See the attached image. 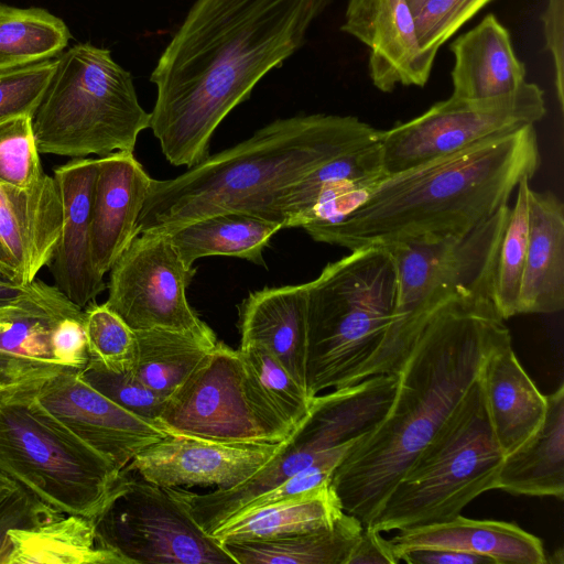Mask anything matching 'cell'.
Listing matches in <instances>:
<instances>
[{
  "mask_svg": "<svg viewBox=\"0 0 564 564\" xmlns=\"http://www.w3.org/2000/svg\"><path fill=\"white\" fill-rule=\"evenodd\" d=\"M380 131L354 116L276 119L174 178H152L137 234L171 232L229 212L259 216L283 228L279 207L288 191L327 161L378 141Z\"/></svg>",
  "mask_w": 564,
  "mask_h": 564,
  "instance_id": "4",
  "label": "cell"
},
{
  "mask_svg": "<svg viewBox=\"0 0 564 564\" xmlns=\"http://www.w3.org/2000/svg\"><path fill=\"white\" fill-rule=\"evenodd\" d=\"M282 442L225 443L169 433L141 449L123 469L164 488L216 486L226 490L260 470Z\"/></svg>",
  "mask_w": 564,
  "mask_h": 564,
  "instance_id": "15",
  "label": "cell"
},
{
  "mask_svg": "<svg viewBox=\"0 0 564 564\" xmlns=\"http://www.w3.org/2000/svg\"><path fill=\"white\" fill-rule=\"evenodd\" d=\"M245 373L262 402L294 429L307 414L311 400L284 365L265 347L239 345Z\"/></svg>",
  "mask_w": 564,
  "mask_h": 564,
  "instance_id": "34",
  "label": "cell"
},
{
  "mask_svg": "<svg viewBox=\"0 0 564 564\" xmlns=\"http://www.w3.org/2000/svg\"><path fill=\"white\" fill-rule=\"evenodd\" d=\"M151 113L139 102L131 74L108 48L78 43L56 67L33 116L40 153L74 159L133 152Z\"/></svg>",
  "mask_w": 564,
  "mask_h": 564,
  "instance_id": "6",
  "label": "cell"
},
{
  "mask_svg": "<svg viewBox=\"0 0 564 564\" xmlns=\"http://www.w3.org/2000/svg\"><path fill=\"white\" fill-rule=\"evenodd\" d=\"M492 301L456 293L424 315L383 419L357 441L329 487L364 525L479 379L490 351L510 335Z\"/></svg>",
  "mask_w": 564,
  "mask_h": 564,
  "instance_id": "2",
  "label": "cell"
},
{
  "mask_svg": "<svg viewBox=\"0 0 564 564\" xmlns=\"http://www.w3.org/2000/svg\"><path fill=\"white\" fill-rule=\"evenodd\" d=\"M39 402L84 443L122 470L144 447L169 432L159 423L122 409L85 382L78 371H63L35 389Z\"/></svg>",
  "mask_w": 564,
  "mask_h": 564,
  "instance_id": "14",
  "label": "cell"
},
{
  "mask_svg": "<svg viewBox=\"0 0 564 564\" xmlns=\"http://www.w3.org/2000/svg\"><path fill=\"white\" fill-rule=\"evenodd\" d=\"M39 154L32 117L0 121V183L21 188L33 186L45 174Z\"/></svg>",
  "mask_w": 564,
  "mask_h": 564,
  "instance_id": "37",
  "label": "cell"
},
{
  "mask_svg": "<svg viewBox=\"0 0 564 564\" xmlns=\"http://www.w3.org/2000/svg\"><path fill=\"white\" fill-rule=\"evenodd\" d=\"M406 1H408L409 7L411 8L413 14L421 7V4L424 2V0H406Z\"/></svg>",
  "mask_w": 564,
  "mask_h": 564,
  "instance_id": "49",
  "label": "cell"
},
{
  "mask_svg": "<svg viewBox=\"0 0 564 564\" xmlns=\"http://www.w3.org/2000/svg\"><path fill=\"white\" fill-rule=\"evenodd\" d=\"M453 96L486 99L514 91L525 80V66L516 56L508 30L494 14L452 44Z\"/></svg>",
  "mask_w": 564,
  "mask_h": 564,
  "instance_id": "26",
  "label": "cell"
},
{
  "mask_svg": "<svg viewBox=\"0 0 564 564\" xmlns=\"http://www.w3.org/2000/svg\"><path fill=\"white\" fill-rule=\"evenodd\" d=\"M306 284L305 386L313 398L347 386L382 343L397 311L394 259L384 247L356 249Z\"/></svg>",
  "mask_w": 564,
  "mask_h": 564,
  "instance_id": "5",
  "label": "cell"
},
{
  "mask_svg": "<svg viewBox=\"0 0 564 564\" xmlns=\"http://www.w3.org/2000/svg\"><path fill=\"white\" fill-rule=\"evenodd\" d=\"M344 511L329 485L273 503L242 510L210 534L221 544L273 540L332 527Z\"/></svg>",
  "mask_w": 564,
  "mask_h": 564,
  "instance_id": "28",
  "label": "cell"
},
{
  "mask_svg": "<svg viewBox=\"0 0 564 564\" xmlns=\"http://www.w3.org/2000/svg\"><path fill=\"white\" fill-rule=\"evenodd\" d=\"M395 386L377 375L357 383L335 388L312 398L304 419L282 442L276 454L248 480L231 489L208 494L175 492L186 502L193 518L207 532L240 511L252 499L272 489L328 451L367 435L388 412Z\"/></svg>",
  "mask_w": 564,
  "mask_h": 564,
  "instance_id": "9",
  "label": "cell"
},
{
  "mask_svg": "<svg viewBox=\"0 0 564 564\" xmlns=\"http://www.w3.org/2000/svg\"><path fill=\"white\" fill-rule=\"evenodd\" d=\"M564 307V205L552 192L529 194L528 246L517 303L519 314Z\"/></svg>",
  "mask_w": 564,
  "mask_h": 564,
  "instance_id": "25",
  "label": "cell"
},
{
  "mask_svg": "<svg viewBox=\"0 0 564 564\" xmlns=\"http://www.w3.org/2000/svg\"><path fill=\"white\" fill-rule=\"evenodd\" d=\"M9 564H124L115 553L97 545L90 518L63 514L31 529L9 532Z\"/></svg>",
  "mask_w": 564,
  "mask_h": 564,
  "instance_id": "31",
  "label": "cell"
},
{
  "mask_svg": "<svg viewBox=\"0 0 564 564\" xmlns=\"http://www.w3.org/2000/svg\"><path fill=\"white\" fill-rule=\"evenodd\" d=\"M282 229L279 223L247 213L209 215L181 226L171 234L185 265L209 256H229L263 264L262 251Z\"/></svg>",
  "mask_w": 564,
  "mask_h": 564,
  "instance_id": "29",
  "label": "cell"
},
{
  "mask_svg": "<svg viewBox=\"0 0 564 564\" xmlns=\"http://www.w3.org/2000/svg\"><path fill=\"white\" fill-rule=\"evenodd\" d=\"M78 373L85 382L122 409L142 419L159 422L167 400L147 386L132 367L113 370L89 358Z\"/></svg>",
  "mask_w": 564,
  "mask_h": 564,
  "instance_id": "36",
  "label": "cell"
},
{
  "mask_svg": "<svg viewBox=\"0 0 564 564\" xmlns=\"http://www.w3.org/2000/svg\"><path fill=\"white\" fill-rule=\"evenodd\" d=\"M70 37L65 22L45 9L0 3V70L56 58Z\"/></svg>",
  "mask_w": 564,
  "mask_h": 564,
  "instance_id": "33",
  "label": "cell"
},
{
  "mask_svg": "<svg viewBox=\"0 0 564 564\" xmlns=\"http://www.w3.org/2000/svg\"><path fill=\"white\" fill-rule=\"evenodd\" d=\"M384 176L379 140L327 161L284 195L279 207L283 228L332 221L347 214Z\"/></svg>",
  "mask_w": 564,
  "mask_h": 564,
  "instance_id": "19",
  "label": "cell"
},
{
  "mask_svg": "<svg viewBox=\"0 0 564 564\" xmlns=\"http://www.w3.org/2000/svg\"><path fill=\"white\" fill-rule=\"evenodd\" d=\"M364 524L343 512L326 529L291 536L224 543L236 564H346Z\"/></svg>",
  "mask_w": 564,
  "mask_h": 564,
  "instance_id": "30",
  "label": "cell"
},
{
  "mask_svg": "<svg viewBox=\"0 0 564 564\" xmlns=\"http://www.w3.org/2000/svg\"><path fill=\"white\" fill-rule=\"evenodd\" d=\"M91 521L97 545L124 564H236L174 488L132 477L126 469Z\"/></svg>",
  "mask_w": 564,
  "mask_h": 564,
  "instance_id": "10",
  "label": "cell"
},
{
  "mask_svg": "<svg viewBox=\"0 0 564 564\" xmlns=\"http://www.w3.org/2000/svg\"><path fill=\"white\" fill-rule=\"evenodd\" d=\"M0 283H8V284H20L19 275L17 271L0 261ZM22 285V284H21Z\"/></svg>",
  "mask_w": 564,
  "mask_h": 564,
  "instance_id": "47",
  "label": "cell"
},
{
  "mask_svg": "<svg viewBox=\"0 0 564 564\" xmlns=\"http://www.w3.org/2000/svg\"><path fill=\"white\" fill-rule=\"evenodd\" d=\"M0 261H1V262H3V263H6V264H8V265H10V267H12V265L10 264V262H9V260H8V258H7V256H6V253H4V251H3V249H2V247H1V246H0ZM12 268H13V267H12Z\"/></svg>",
  "mask_w": 564,
  "mask_h": 564,
  "instance_id": "50",
  "label": "cell"
},
{
  "mask_svg": "<svg viewBox=\"0 0 564 564\" xmlns=\"http://www.w3.org/2000/svg\"><path fill=\"white\" fill-rule=\"evenodd\" d=\"M333 1L196 0L150 76V128L165 159L187 167L204 161L220 122L305 44Z\"/></svg>",
  "mask_w": 564,
  "mask_h": 564,
  "instance_id": "1",
  "label": "cell"
},
{
  "mask_svg": "<svg viewBox=\"0 0 564 564\" xmlns=\"http://www.w3.org/2000/svg\"><path fill=\"white\" fill-rule=\"evenodd\" d=\"M35 389L0 393V471L55 510L91 519L121 470L50 413Z\"/></svg>",
  "mask_w": 564,
  "mask_h": 564,
  "instance_id": "8",
  "label": "cell"
},
{
  "mask_svg": "<svg viewBox=\"0 0 564 564\" xmlns=\"http://www.w3.org/2000/svg\"><path fill=\"white\" fill-rule=\"evenodd\" d=\"M502 460L478 379L368 525L382 533L451 520L476 497L497 488Z\"/></svg>",
  "mask_w": 564,
  "mask_h": 564,
  "instance_id": "7",
  "label": "cell"
},
{
  "mask_svg": "<svg viewBox=\"0 0 564 564\" xmlns=\"http://www.w3.org/2000/svg\"><path fill=\"white\" fill-rule=\"evenodd\" d=\"M530 180L523 177L517 186L497 259L492 303L502 319L517 315L528 246Z\"/></svg>",
  "mask_w": 564,
  "mask_h": 564,
  "instance_id": "35",
  "label": "cell"
},
{
  "mask_svg": "<svg viewBox=\"0 0 564 564\" xmlns=\"http://www.w3.org/2000/svg\"><path fill=\"white\" fill-rule=\"evenodd\" d=\"M491 0H424L414 15L422 50L435 58L440 47Z\"/></svg>",
  "mask_w": 564,
  "mask_h": 564,
  "instance_id": "40",
  "label": "cell"
},
{
  "mask_svg": "<svg viewBox=\"0 0 564 564\" xmlns=\"http://www.w3.org/2000/svg\"><path fill=\"white\" fill-rule=\"evenodd\" d=\"M398 558L392 553L389 542L381 532L370 525L364 529L352 546L346 564H398Z\"/></svg>",
  "mask_w": 564,
  "mask_h": 564,
  "instance_id": "44",
  "label": "cell"
},
{
  "mask_svg": "<svg viewBox=\"0 0 564 564\" xmlns=\"http://www.w3.org/2000/svg\"><path fill=\"white\" fill-rule=\"evenodd\" d=\"M215 345L183 332L163 328L134 330L132 369L147 386L167 400Z\"/></svg>",
  "mask_w": 564,
  "mask_h": 564,
  "instance_id": "32",
  "label": "cell"
},
{
  "mask_svg": "<svg viewBox=\"0 0 564 564\" xmlns=\"http://www.w3.org/2000/svg\"><path fill=\"white\" fill-rule=\"evenodd\" d=\"M17 486V482L10 477L0 471V497L11 491Z\"/></svg>",
  "mask_w": 564,
  "mask_h": 564,
  "instance_id": "48",
  "label": "cell"
},
{
  "mask_svg": "<svg viewBox=\"0 0 564 564\" xmlns=\"http://www.w3.org/2000/svg\"><path fill=\"white\" fill-rule=\"evenodd\" d=\"M238 311L240 345L265 347L306 389L307 284L256 291Z\"/></svg>",
  "mask_w": 564,
  "mask_h": 564,
  "instance_id": "23",
  "label": "cell"
},
{
  "mask_svg": "<svg viewBox=\"0 0 564 564\" xmlns=\"http://www.w3.org/2000/svg\"><path fill=\"white\" fill-rule=\"evenodd\" d=\"M545 47L550 53L555 73V88L561 108L564 101V0H547L541 15Z\"/></svg>",
  "mask_w": 564,
  "mask_h": 564,
  "instance_id": "43",
  "label": "cell"
},
{
  "mask_svg": "<svg viewBox=\"0 0 564 564\" xmlns=\"http://www.w3.org/2000/svg\"><path fill=\"white\" fill-rule=\"evenodd\" d=\"M513 495L564 497V384L546 395L535 433L503 457L497 488Z\"/></svg>",
  "mask_w": 564,
  "mask_h": 564,
  "instance_id": "27",
  "label": "cell"
},
{
  "mask_svg": "<svg viewBox=\"0 0 564 564\" xmlns=\"http://www.w3.org/2000/svg\"><path fill=\"white\" fill-rule=\"evenodd\" d=\"M545 113L543 90L533 83L494 98L452 95L422 115L380 131L383 171L394 174L489 137L534 126Z\"/></svg>",
  "mask_w": 564,
  "mask_h": 564,
  "instance_id": "12",
  "label": "cell"
},
{
  "mask_svg": "<svg viewBox=\"0 0 564 564\" xmlns=\"http://www.w3.org/2000/svg\"><path fill=\"white\" fill-rule=\"evenodd\" d=\"M56 58L0 70V121L18 117L33 118L48 87Z\"/></svg>",
  "mask_w": 564,
  "mask_h": 564,
  "instance_id": "39",
  "label": "cell"
},
{
  "mask_svg": "<svg viewBox=\"0 0 564 564\" xmlns=\"http://www.w3.org/2000/svg\"><path fill=\"white\" fill-rule=\"evenodd\" d=\"M30 291V284L0 283V314L17 305Z\"/></svg>",
  "mask_w": 564,
  "mask_h": 564,
  "instance_id": "46",
  "label": "cell"
},
{
  "mask_svg": "<svg viewBox=\"0 0 564 564\" xmlns=\"http://www.w3.org/2000/svg\"><path fill=\"white\" fill-rule=\"evenodd\" d=\"M152 177L133 152L98 159L90 212L91 258L102 276L138 236L137 224Z\"/></svg>",
  "mask_w": 564,
  "mask_h": 564,
  "instance_id": "20",
  "label": "cell"
},
{
  "mask_svg": "<svg viewBox=\"0 0 564 564\" xmlns=\"http://www.w3.org/2000/svg\"><path fill=\"white\" fill-rule=\"evenodd\" d=\"M63 514L17 484L11 491L0 497V564H9L12 551L9 535L11 530L31 529Z\"/></svg>",
  "mask_w": 564,
  "mask_h": 564,
  "instance_id": "41",
  "label": "cell"
},
{
  "mask_svg": "<svg viewBox=\"0 0 564 564\" xmlns=\"http://www.w3.org/2000/svg\"><path fill=\"white\" fill-rule=\"evenodd\" d=\"M63 223L62 200L54 176L44 174L31 187L0 183V246L28 285L48 267Z\"/></svg>",
  "mask_w": 564,
  "mask_h": 564,
  "instance_id": "21",
  "label": "cell"
},
{
  "mask_svg": "<svg viewBox=\"0 0 564 564\" xmlns=\"http://www.w3.org/2000/svg\"><path fill=\"white\" fill-rule=\"evenodd\" d=\"M479 384L494 440L505 457L539 429L546 411V395L521 366L510 335L487 356Z\"/></svg>",
  "mask_w": 564,
  "mask_h": 564,
  "instance_id": "22",
  "label": "cell"
},
{
  "mask_svg": "<svg viewBox=\"0 0 564 564\" xmlns=\"http://www.w3.org/2000/svg\"><path fill=\"white\" fill-rule=\"evenodd\" d=\"M340 30L369 48V76L378 90L427 83L435 58L420 45L406 0H348Z\"/></svg>",
  "mask_w": 564,
  "mask_h": 564,
  "instance_id": "17",
  "label": "cell"
},
{
  "mask_svg": "<svg viewBox=\"0 0 564 564\" xmlns=\"http://www.w3.org/2000/svg\"><path fill=\"white\" fill-rule=\"evenodd\" d=\"M194 274L171 234H140L111 267L105 304L132 330L163 328L217 343L213 329L186 299Z\"/></svg>",
  "mask_w": 564,
  "mask_h": 564,
  "instance_id": "13",
  "label": "cell"
},
{
  "mask_svg": "<svg viewBox=\"0 0 564 564\" xmlns=\"http://www.w3.org/2000/svg\"><path fill=\"white\" fill-rule=\"evenodd\" d=\"M84 327L89 358L113 370L132 367L134 330L105 303H89L84 311Z\"/></svg>",
  "mask_w": 564,
  "mask_h": 564,
  "instance_id": "38",
  "label": "cell"
},
{
  "mask_svg": "<svg viewBox=\"0 0 564 564\" xmlns=\"http://www.w3.org/2000/svg\"><path fill=\"white\" fill-rule=\"evenodd\" d=\"M398 560L408 564H495L488 556L436 547L409 549Z\"/></svg>",
  "mask_w": 564,
  "mask_h": 564,
  "instance_id": "45",
  "label": "cell"
},
{
  "mask_svg": "<svg viewBox=\"0 0 564 564\" xmlns=\"http://www.w3.org/2000/svg\"><path fill=\"white\" fill-rule=\"evenodd\" d=\"M98 159L77 158L54 169L62 200L61 236L48 264L55 285L84 308L106 289L91 258L90 212Z\"/></svg>",
  "mask_w": 564,
  "mask_h": 564,
  "instance_id": "18",
  "label": "cell"
},
{
  "mask_svg": "<svg viewBox=\"0 0 564 564\" xmlns=\"http://www.w3.org/2000/svg\"><path fill=\"white\" fill-rule=\"evenodd\" d=\"M159 423L169 433L225 443H280L293 431L250 384L238 349L220 341L167 399Z\"/></svg>",
  "mask_w": 564,
  "mask_h": 564,
  "instance_id": "11",
  "label": "cell"
},
{
  "mask_svg": "<svg viewBox=\"0 0 564 564\" xmlns=\"http://www.w3.org/2000/svg\"><path fill=\"white\" fill-rule=\"evenodd\" d=\"M53 348L57 359L70 371L82 370L89 359L84 327V311L58 322L53 333Z\"/></svg>",
  "mask_w": 564,
  "mask_h": 564,
  "instance_id": "42",
  "label": "cell"
},
{
  "mask_svg": "<svg viewBox=\"0 0 564 564\" xmlns=\"http://www.w3.org/2000/svg\"><path fill=\"white\" fill-rule=\"evenodd\" d=\"M82 312L56 285L32 281L28 294L0 314V393L70 371L54 352L53 333L61 319Z\"/></svg>",
  "mask_w": 564,
  "mask_h": 564,
  "instance_id": "16",
  "label": "cell"
},
{
  "mask_svg": "<svg viewBox=\"0 0 564 564\" xmlns=\"http://www.w3.org/2000/svg\"><path fill=\"white\" fill-rule=\"evenodd\" d=\"M388 542L397 558L401 552L414 547L479 554L490 557L495 564H544L546 558L541 540L517 524L468 519L462 514L399 530Z\"/></svg>",
  "mask_w": 564,
  "mask_h": 564,
  "instance_id": "24",
  "label": "cell"
},
{
  "mask_svg": "<svg viewBox=\"0 0 564 564\" xmlns=\"http://www.w3.org/2000/svg\"><path fill=\"white\" fill-rule=\"evenodd\" d=\"M540 163L534 126H527L386 175L347 214L302 228L350 251L460 234L507 205Z\"/></svg>",
  "mask_w": 564,
  "mask_h": 564,
  "instance_id": "3",
  "label": "cell"
}]
</instances>
